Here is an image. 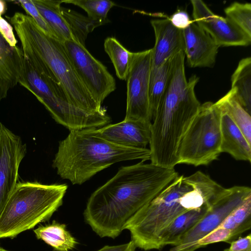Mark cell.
Masks as SVG:
<instances>
[{
    "label": "cell",
    "instance_id": "9",
    "mask_svg": "<svg viewBox=\"0 0 251 251\" xmlns=\"http://www.w3.org/2000/svg\"><path fill=\"white\" fill-rule=\"evenodd\" d=\"M65 50L85 87L100 105L116 88V81L107 68L85 47L74 40L63 42Z\"/></svg>",
    "mask_w": 251,
    "mask_h": 251
},
{
    "label": "cell",
    "instance_id": "27",
    "mask_svg": "<svg viewBox=\"0 0 251 251\" xmlns=\"http://www.w3.org/2000/svg\"><path fill=\"white\" fill-rule=\"evenodd\" d=\"M229 230L232 240L251 227V196L235 209L219 226Z\"/></svg>",
    "mask_w": 251,
    "mask_h": 251
},
{
    "label": "cell",
    "instance_id": "14",
    "mask_svg": "<svg viewBox=\"0 0 251 251\" xmlns=\"http://www.w3.org/2000/svg\"><path fill=\"white\" fill-rule=\"evenodd\" d=\"M151 123L144 120H125L94 128L98 136L114 144L133 148H146L151 140Z\"/></svg>",
    "mask_w": 251,
    "mask_h": 251
},
{
    "label": "cell",
    "instance_id": "8",
    "mask_svg": "<svg viewBox=\"0 0 251 251\" xmlns=\"http://www.w3.org/2000/svg\"><path fill=\"white\" fill-rule=\"evenodd\" d=\"M221 110L216 103L201 105L180 142L177 164L206 166L221 152Z\"/></svg>",
    "mask_w": 251,
    "mask_h": 251
},
{
    "label": "cell",
    "instance_id": "23",
    "mask_svg": "<svg viewBox=\"0 0 251 251\" xmlns=\"http://www.w3.org/2000/svg\"><path fill=\"white\" fill-rule=\"evenodd\" d=\"M61 11L69 26L74 40L84 47L89 33L95 28L110 22L108 19L106 21L94 20L63 7H61Z\"/></svg>",
    "mask_w": 251,
    "mask_h": 251
},
{
    "label": "cell",
    "instance_id": "28",
    "mask_svg": "<svg viewBox=\"0 0 251 251\" xmlns=\"http://www.w3.org/2000/svg\"><path fill=\"white\" fill-rule=\"evenodd\" d=\"M62 1L80 7L86 12L88 17L100 21L107 20L109 10L116 5L109 0H63Z\"/></svg>",
    "mask_w": 251,
    "mask_h": 251
},
{
    "label": "cell",
    "instance_id": "17",
    "mask_svg": "<svg viewBox=\"0 0 251 251\" xmlns=\"http://www.w3.org/2000/svg\"><path fill=\"white\" fill-rule=\"evenodd\" d=\"M23 56L21 48L11 47L0 33V101L19 83Z\"/></svg>",
    "mask_w": 251,
    "mask_h": 251
},
{
    "label": "cell",
    "instance_id": "11",
    "mask_svg": "<svg viewBox=\"0 0 251 251\" xmlns=\"http://www.w3.org/2000/svg\"><path fill=\"white\" fill-rule=\"evenodd\" d=\"M251 196L250 187L234 186L212 204L207 212L197 224L170 251H185L194 243L219 227L225 219Z\"/></svg>",
    "mask_w": 251,
    "mask_h": 251
},
{
    "label": "cell",
    "instance_id": "21",
    "mask_svg": "<svg viewBox=\"0 0 251 251\" xmlns=\"http://www.w3.org/2000/svg\"><path fill=\"white\" fill-rule=\"evenodd\" d=\"M231 88L237 102L251 114V58L242 59L233 73Z\"/></svg>",
    "mask_w": 251,
    "mask_h": 251
},
{
    "label": "cell",
    "instance_id": "6",
    "mask_svg": "<svg viewBox=\"0 0 251 251\" xmlns=\"http://www.w3.org/2000/svg\"><path fill=\"white\" fill-rule=\"evenodd\" d=\"M65 184H17L0 215V238L14 237L48 220L62 205Z\"/></svg>",
    "mask_w": 251,
    "mask_h": 251
},
{
    "label": "cell",
    "instance_id": "10",
    "mask_svg": "<svg viewBox=\"0 0 251 251\" xmlns=\"http://www.w3.org/2000/svg\"><path fill=\"white\" fill-rule=\"evenodd\" d=\"M151 67V49L133 52L126 77V108L125 120H152L149 100Z\"/></svg>",
    "mask_w": 251,
    "mask_h": 251
},
{
    "label": "cell",
    "instance_id": "15",
    "mask_svg": "<svg viewBox=\"0 0 251 251\" xmlns=\"http://www.w3.org/2000/svg\"><path fill=\"white\" fill-rule=\"evenodd\" d=\"M182 31L184 52L189 65L192 68L213 66L220 47L212 38L194 22Z\"/></svg>",
    "mask_w": 251,
    "mask_h": 251
},
{
    "label": "cell",
    "instance_id": "32",
    "mask_svg": "<svg viewBox=\"0 0 251 251\" xmlns=\"http://www.w3.org/2000/svg\"><path fill=\"white\" fill-rule=\"evenodd\" d=\"M169 19L173 25L182 30L187 28L193 22L188 13L182 10L177 11Z\"/></svg>",
    "mask_w": 251,
    "mask_h": 251
},
{
    "label": "cell",
    "instance_id": "35",
    "mask_svg": "<svg viewBox=\"0 0 251 251\" xmlns=\"http://www.w3.org/2000/svg\"><path fill=\"white\" fill-rule=\"evenodd\" d=\"M136 247L131 240L129 242L119 245L105 246L97 251H135Z\"/></svg>",
    "mask_w": 251,
    "mask_h": 251
},
{
    "label": "cell",
    "instance_id": "12",
    "mask_svg": "<svg viewBox=\"0 0 251 251\" xmlns=\"http://www.w3.org/2000/svg\"><path fill=\"white\" fill-rule=\"evenodd\" d=\"M26 150L21 137L0 122V215L18 183L20 165Z\"/></svg>",
    "mask_w": 251,
    "mask_h": 251
},
{
    "label": "cell",
    "instance_id": "38",
    "mask_svg": "<svg viewBox=\"0 0 251 251\" xmlns=\"http://www.w3.org/2000/svg\"><path fill=\"white\" fill-rule=\"evenodd\" d=\"M224 251H227V249L225 250Z\"/></svg>",
    "mask_w": 251,
    "mask_h": 251
},
{
    "label": "cell",
    "instance_id": "31",
    "mask_svg": "<svg viewBox=\"0 0 251 251\" xmlns=\"http://www.w3.org/2000/svg\"><path fill=\"white\" fill-rule=\"evenodd\" d=\"M36 22L37 25L47 34L58 39L51 28L37 9L31 0L17 1Z\"/></svg>",
    "mask_w": 251,
    "mask_h": 251
},
{
    "label": "cell",
    "instance_id": "37",
    "mask_svg": "<svg viewBox=\"0 0 251 251\" xmlns=\"http://www.w3.org/2000/svg\"><path fill=\"white\" fill-rule=\"evenodd\" d=\"M0 251H8L5 250L3 249L0 248Z\"/></svg>",
    "mask_w": 251,
    "mask_h": 251
},
{
    "label": "cell",
    "instance_id": "29",
    "mask_svg": "<svg viewBox=\"0 0 251 251\" xmlns=\"http://www.w3.org/2000/svg\"><path fill=\"white\" fill-rule=\"evenodd\" d=\"M226 17L251 36V4L234 2L224 9Z\"/></svg>",
    "mask_w": 251,
    "mask_h": 251
},
{
    "label": "cell",
    "instance_id": "7",
    "mask_svg": "<svg viewBox=\"0 0 251 251\" xmlns=\"http://www.w3.org/2000/svg\"><path fill=\"white\" fill-rule=\"evenodd\" d=\"M19 83L37 98L57 123L70 131L100 128L111 122L105 109L90 112L74 106L57 79L38 71L24 56Z\"/></svg>",
    "mask_w": 251,
    "mask_h": 251
},
{
    "label": "cell",
    "instance_id": "30",
    "mask_svg": "<svg viewBox=\"0 0 251 251\" xmlns=\"http://www.w3.org/2000/svg\"><path fill=\"white\" fill-rule=\"evenodd\" d=\"M232 241V234L227 229L218 227L194 243L185 251H195L206 245L220 242L230 243Z\"/></svg>",
    "mask_w": 251,
    "mask_h": 251
},
{
    "label": "cell",
    "instance_id": "26",
    "mask_svg": "<svg viewBox=\"0 0 251 251\" xmlns=\"http://www.w3.org/2000/svg\"><path fill=\"white\" fill-rule=\"evenodd\" d=\"M104 49L112 62L117 77L126 80L133 52L126 50L114 37L105 40Z\"/></svg>",
    "mask_w": 251,
    "mask_h": 251
},
{
    "label": "cell",
    "instance_id": "18",
    "mask_svg": "<svg viewBox=\"0 0 251 251\" xmlns=\"http://www.w3.org/2000/svg\"><path fill=\"white\" fill-rule=\"evenodd\" d=\"M220 110L221 153H227L237 160L251 162V145L228 114Z\"/></svg>",
    "mask_w": 251,
    "mask_h": 251
},
{
    "label": "cell",
    "instance_id": "2",
    "mask_svg": "<svg viewBox=\"0 0 251 251\" xmlns=\"http://www.w3.org/2000/svg\"><path fill=\"white\" fill-rule=\"evenodd\" d=\"M185 56L181 51L171 59L167 85L151 126V163L165 168L177 165L180 142L201 105L195 93L199 78L193 75L187 80Z\"/></svg>",
    "mask_w": 251,
    "mask_h": 251
},
{
    "label": "cell",
    "instance_id": "4",
    "mask_svg": "<svg viewBox=\"0 0 251 251\" xmlns=\"http://www.w3.org/2000/svg\"><path fill=\"white\" fill-rule=\"evenodd\" d=\"M94 128L70 131L60 141L52 167L62 179L81 185L99 172L119 162L151 159L148 148H127L98 136Z\"/></svg>",
    "mask_w": 251,
    "mask_h": 251
},
{
    "label": "cell",
    "instance_id": "13",
    "mask_svg": "<svg viewBox=\"0 0 251 251\" xmlns=\"http://www.w3.org/2000/svg\"><path fill=\"white\" fill-rule=\"evenodd\" d=\"M193 17L196 24L206 32L219 46H247L251 36L227 17L215 14L201 0H191Z\"/></svg>",
    "mask_w": 251,
    "mask_h": 251
},
{
    "label": "cell",
    "instance_id": "22",
    "mask_svg": "<svg viewBox=\"0 0 251 251\" xmlns=\"http://www.w3.org/2000/svg\"><path fill=\"white\" fill-rule=\"evenodd\" d=\"M34 232L37 239L44 241L56 251H70L77 243L66 229L65 224L54 221L51 224L39 226Z\"/></svg>",
    "mask_w": 251,
    "mask_h": 251
},
{
    "label": "cell",
    "instance_id": "16",
    "mask_svg": "<svg viewBox=\"0 0 251 251\" xmlns=\"http://www.w3.org/2000/svg\"><path fill=\"white\" fill-rule=\"evenodd\" d=\"M155 42L151 49V67L157 68L176 54L184 50L182 30L175 27L168 19L151 21Z\"/></svg>",
    "mask_w": 251,
    "mask_h": 251
},
{
    "label": "cell",
    "instance_id": "24",
    "mask_svg": "<svg viewBox=\"0 0 251 251\" xmlns=\"http://www.w3.org/2000/svg\"><path fill=\"white\" fill-rule=\"evenodd\" d=\"M218 106L226 113L233 123L240 129L251 145V116L237 102L233 91L229 92L215 102Z\"/></svg>",
    "mask_w": 251,
    "mask_h": 251
},
{
    "label": "cell",
    "instance_id": "33",
    "mask_svg": "<svg viewBox=\"0 0 251 251\" xmlns=\"http://www.w3.org/2000/svg\"><path fill=\"white\" fill-rule=\"evenodd\" d=\"M0 33L11 47L17 46V41L15 37L13 27L0 15Z\"/></svg>",
    "mask_w": 251,
    "mask_h": 251
},
{
    "label": "cell",
    "instance_id": "3",
    "mask_svg": "<svg viewBox=\"0 0 251 251\" xmlns=\"http://www.w3.org/2000/svg\"><path fill=\"white\" fill-rule=\"evenodd\" d=\"M10 20L24 57L38 71L52 74L74 106L90 112L104 109L78 77L62 42L46 33L28 15L16 12Z\"/></svg>",
    "mask_w": 251,
    "mask_h": 251
},
{
    "label": "cell",
    "instance_id": "36",
    "mask_svg": "<svg viewBox=\"0 0 251 251\" xmlns=\"http://www.w3.org/2000/svg\"><path fill=\"white\" fill-rule=\"evenodd\" d=\"M6 10V3L3 0H0V15L3 14Z\"/></svg>",
    "mask_w": 251,
    "mask_h": 251
},
{
    "label": "cell",
    "instance_id": "25",
    "mask_svg": "<svg viewBox=\"0 0 251 251\" xmlns=\"http://www.w3.org/2000/svg\"><path fill=\"white\" fill-rule=\"evenodd\" d=\"M171 58L157 68H151L149 84V100L152 120L167 85Z\"/></svg>",
    "mask_w": 251,
    "mask_h": 251
},
{
    "label": "cell",
    "instance_id": "34",
    "mask_svg": "<svg viewBox=\"0 0 251 251\" xmlns=\"http://www.w3.org/2000/svg\"><path fill=\"white\" fill-rule=\"evenodd\" d=\"M227 251H251V234L246 236L239 237L237 240L230 242Z\"/></svg>",
    "mask_w": 251,
    "mask_h": 251
},
{
    "label": "cell",
    "instance_id": "20",
    "mask_svg": "<svg viewBox=\"0 0 251 251\" xmlns=\"http://www.w3.org/2000/svg\"><path fill=\"white\" fill-rule=\"evenodd\" d=\"M31 0L58 40L62 42L66 40H74L69 26L61 11L62 0Z\"/></svg>",
    "mask_w": 251,
    "mask_h": 251
},
{
    "label": "cell",
    "instance_id": "19",
    "mask_svg": "<svg viewBox=\"0 0 251 251\" xmlns=\"http://www.w3.org/2000/svg\"><path fill=\"white\" fill-rule=\"evenodd\" d=\"M210 207L204 205L188 210L177 217L161 232L158 240V250L171 245L177 246L183 236L200 221Z\"/></svg>",
    "mask_w": 251,
    "mask_h": 251
},
{
    "label": "cell",
    "instance_id": "5",
    "mask_svg": "<svg viewBox=\"0 0 251 251\" xmlns=\"http://www.w3.org/2000/svg\"><path fill=\"white\" fill-rule=\"evenodd\" d=\"M205 205L204 199L179 176L157 196L138 210L124 226L136 248L158 250L162 231L177 217Z\"/></svg>",
    "mask_w": 251,
    "mask_h": 251
},
{
    "label": "cell",
    "instance_id": "1",
    "mask_svg": "<svg viewBox=\"0 0 251 251\" xmlns=\"http://www.w3.org/2000/svg\"><path fill=\"white\" fill-rule=\"evenodd\" d=\"M144 162L122 167L89 197L83 216L100 237H118L131 217L179 176L174 168Z\"/></svg>",
    "mask_w": 251,
    "mask_h": 251
}]
</instances>
